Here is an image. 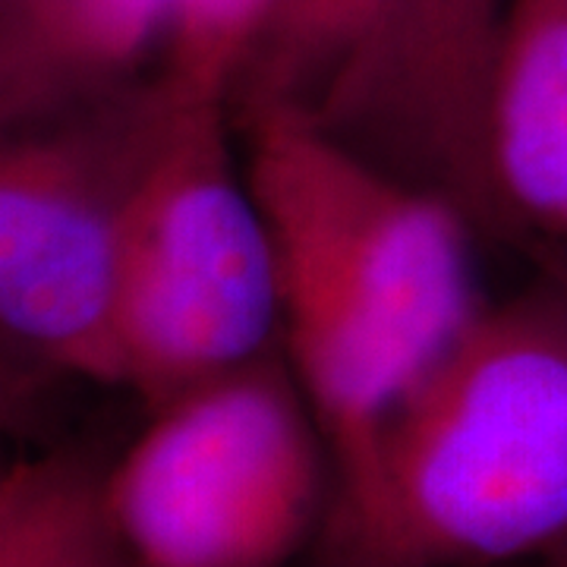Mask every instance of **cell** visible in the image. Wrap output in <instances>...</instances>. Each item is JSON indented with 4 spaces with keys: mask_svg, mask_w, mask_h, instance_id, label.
Listing matches in <instances>:
<instances>
[{
    "mask_svg": "<svg viewBox=\"0 0 567 567\" xmlns=\"http://www.w3.org/2000/svg\"><path fill=\"white\" fill-rule=\"evenodd\" d=\"M567 539V297L480 309L322 527V567H495Z\"/></svg>",
    "mask_w": 567,
    "mask_h": 567,
    "instance_id": "cell-1",
    "label": "cell"
},
{
    "mask_svg": "<svg viewBox=\"0 0 567 567\" xmlns=\"http://www.w3.org/2000/svg\"><path fill=\"white\" fill-rule=\"evenodd\" d=\"M275 322V246L234 167L224 102L158 82L121 208V385L164 406L256 360Z\"/></svg>",
    "mask_w": 567,
    "mask_h": 567,
    "instance_id": "cell-2",
    "label": "cell"
},
{
    "mask_svg": "<svg viewBox=\"0 0 567 567\" xmlns=\"http://www.w3.org/2000/svg\"><path fill=\"white\" fill-rule=\"evenodd\" d=\"M145 567H284L322 520V454L278 365L227 369L158 406L107 473Z\"/></svg>",
    "mask_w": 567,
    "mask_h": 567,
    "instance_id": "cell-3",
    "label": "cell"
},
{
    "mask_svg": "<svg viewBox=\"0 0 567 567\" xmlns=\"http://www.w3.org/2000/svg\"><path fill=\"white\" fill-rule=\"evenodd\" d=\"M246 181L278 284H316L369 306L429 363L480 312L461 208L394 177L303 107L249 111Z\"/></svg>",
    "mask_w": 567,
    "mask_h": 567,
    "instance_id": "cell-4",
    "label": "cell"
},
{
    "mask_svg": "<svg viewBox=\"0 0 567 567\" xmlns=\"http://www.w3.org/2000/svg\"><path fill=\"white\" fill-rule=\"evenodd\" d=\"M148 92L117 123L22 133L0 155V319L39 357L121 385L117 252Z\"/></svg>",
    "mask_w": 567,
    "mask_h": 567,
    "instance_id": "cell-5",
    "label": "cell"
},
{
    "mask_svg": "<svg viewBox=\"0 0 567 567\" xmlns=\"http://www.w3.org/2000/svg\"><path fill=\"white\" fill-rule=\"evenodd\" d=\"M511 0H391L309 114L423 174L457 208L495 212L486 99Z\"/></svg>",
    "mask_w": 567,
    "mask_h": 567,
    "instance_id": "cell-6",
    "label": "cell"
},
{
    "mask_svg": "<svg viewBox=\"0 0 567 567\" xmlns=\"http://www.w3.org/2000/svg\"><path fill=\"white\" fill-rule=\"evenodd\" d=\"M495 208L567 234V0H511L486 99Z\"/></svg>",
    "mask_w": 567,
    "mask_h": 567,
    "instance_id": "cell-7",
    "label": "cell"
},
{
    "mask_svg": "<svg viewBox=\"0 0 567 567\" xmlns=\"http://www.w3.org/2000/svg\"><path fill=\"white\" fill-rule=\"evenodd\" d=\"M136 558L107 505V476L63 457L7 470L0 567H117Z\"/></svg>",
    "mask_w": 567,
    "mask_h": 567,
    "instance_id": "cell-8",
    "label": "cell"
},
{
    "mask_svg": "<svg viewBox=\"0 0 567 567\" xmlns=\"http://www.w3.org/2000/svg\"><path fill=\"white\" fill-rule=\"evenodd\" d=\"M391 0H268L230 95L312 111L379 29Z\"/></svg>",
    "mask_w": 567,
    "mask_h": 567,
    "instance_id": "cell-9",
    "label": "cell"
},
{
    "mask_svg": "<svg viewBox=\"0 0 567 567\" xmlns=\"http://www.w3.org/2000/svg\"><path fill=\"white\" fill-rule=\"evenodd\" d=\"M268 0H174L162 85L186 99L227 102Z\"/></svg>",
    "mask_w": 567,
    "mask_h": 567,
    "instance_id": "cell-10",
    "label": "cell"
},
{
    "mask_svg": "<svg viewBox=\"0 0 567 567\" xmlns=\"http://www.w3.org/2000/svg\"><path fill=\"white\" fill-rule=\"evenodd\" d=\"M85 0H0V58L7 117L63 95L70 44Z\"/></svg>",
    "mask_w": 567,
    "mask_h": 567,
    "instance_id": "cell-11",
    "label": "cell"
},
{
    "mask_svg": "<svg viewBox=\"0 0 567 567\" xmlns=\"http://www.w3.org/2000/svg\"><path fill=\"white\" fill-rule=\"evenodd\" d=\"M174 0H85L70 44L63 92L85 82L111 80L164 39Z\"/></svg>",
    "mask_w": 567,
    "mask_h": 567,
    "instance_id": "cell-12",
    "label": "cell"
},
{
    "mask_svg": "<svg viewBox=\"0 0 567 567\" xmlns=\"http://www.w3.org/2000/svg\"><path fill=\"white\" fill-rule=\"evenodd\" d=\"M539 567H567V539L555 551H548Z\"/></svg>",
    "mask_w": 567,
    "mask_h": 567,
    "instance_id": "cell-13",
    "label": "cell"
},
{
    "mask_svg": "<svg viewBox=\"0 0 567 567\" xmlns=\"http://www.w3.org/2000/svg\"><path fill=\"white\" fill-rule=\"evenodd\" d=\"M117 567H145L140 561V558H130V561H123V565H117Z\"/></svg>",
    "mask_w": 567,
    "mask_h": 567,
    "instance_id": "cell-14",
    "label": "cell"
}]
</instances>
